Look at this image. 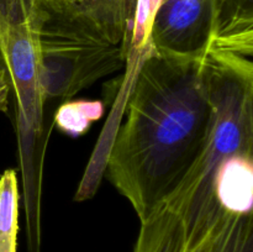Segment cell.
<instances>
[{"instance_id": "3957f363", "label": "cell", "mask_w": 253, "mask_h": 252, "mask_svg": "<svg viewBox=\"0 0 253 252\" xmlns=\"http://www.w3.org/2000/svg\"><path fill=\"white\" fill-rule=\"evenodd\" d=\"M40 16L32 0H0V53L16 110V136L30 252H40L46 138L39 44Z\"/></svg>"}, {"instance_id": "7a4b0ae2", "label": "cell", "mask_w": 253, "mask_h": 252, "mask_svg": "<svg viewBox=\"0 0 253 252\" xmlns=\"http://www.w3.org/2000/svg\"><path fill=\"white\" fill-rule=\"evenodd\" d=\"M209 127L197 160L163 203L179 214L189 236L209 229L225 211L214 195L217 168L237 153H253L251 57L209 52Z\"/></svg>"}, {"instance_id": "ba28073f", "label": "cell", "mask_w": 253, "mask_h": 252, "mask_svg": "<svg viewBox=\"0 0 253 252\" xmlns=\"http://www.w3.org/2000/svg\"><path fill=\"white\" fill-rule=\"evenodd\" d=\"M140 222L133 252H187V226L179 214L166 203L158 204Z\"/></svg>"}, {"instance_id": "6da1fadb", "label": "cell", "mask_w": 253, "mask_h": 252, "mask_svg": "<svg viewBox=\"0 0 253 252\" xmlns=\"http://www.w3.org/2000/svg\"><path fill=\"white\" fill-rule=\"evenodd\" d=\"M210 113L207 56L153 51L136 79L105 170L140 220L167 199L197 160Z\"/></svg>"}, {"instance_id": "5bb4252c", "label": "cell", "mask_w": 253, "mask_h": 252, "mask_svg": "<svg viewBox=\"0 0 253 252\" xmlns=\"http://www.w3.org/2000/svg\"><path fill=\"white\" fill-rule=\"evenodd\" d=\"M222 4H224V0H221V7H222Z\"/></svg>"}, {"instance_id": "52a82bcc", "label": "cell", "mask_w": 253, "mask_h": 252, "mask_svg": "<svg viewBox=\"0 0 253 252\" xmlns=\"http://www.w3.org/2000/svg\"><path fill=\"white\" fill-rule=\"evenodd\" d=\"M214 195L221 210L250 214L253 205V153L227 158L214 177Z\"/></svg>"}, {"instance_id": "30bf717a", "label": "cell", "mask_w": 253, "mask_h": 252, "mask_svg": "<svg viewBox=\"0 0 253 252\" xmlns=\"http://www.w3.org/2000/svg\"><path fill=\"white\" fill-rule=\"evenodd\" d=\"M105 113V106L100 100L69 99L61 104L54 114L57 127L71 137H79L88 132L91 124L100 120Z\"/></svg>"}, {"instance_id": "8fae6325", "label": "cell", "mask_w": 253, "mask_h": 252, "mask_svg": "<svg viewBox=\"0 0 253 252\" xmlns=\"http://www.w3.org/2000/svg\"><path fill=\"white\" fill-rule=\"evenodd\" d=\"M220 252H253L252 215L240 216L231 227Z\"/></svg>"}, {"instance_id": "8992f818", "label": "cell", "mask_w": 253, "mask_h": 252, "mask_svg": "<svg viewBox=\"0 0 253 252\" xmlns=\"http://www.w3.org/2000/svg\"><path fill=\"white\" fill-rule=\"evenodd\" d=\"M44 16L76 21L125 48L135 0H32Z\"/></svg>"}, {"instance_id": "9c48e42d", "label": "cell", "mask_w": 253, "mask_h": 252, "mask_svg": "<svg viewBox=\"0 0 253 252\" xmlns=\"http://www.w3.org/2000/svg\"><path fill=\"white\" fill-rule=\"evenodd\" d=\"M19 200L16 170L6 169L0 175V252H16Z\"/></svg>"}, {"instance_id": "5b68a950", "label": "cell", "mask_w": 253, "mask_h": 252, "mask_svg": "<svg viewBox=\"0 0 253 252\" xmlns=\"http://www.w3.org/2000/svg\"><path fill=\"white\" fill-rule=\"evenodd\" d=\"M221 0H163L152 27L158 53L199 58L209 53Z\"/></svg>"}, {"instance_id": "277c9868", "label": "cell", "mask_w": 253, "mask_h": 252, "mask_svg": "<svg viewBox=\"0 0 253 252\" xmlns=\"http://www.w3.org/2000/svg\"><path fill=\"white\" fill-rule=\"evenodd\" d=\"M39 11V10H37ZM39 44L44 100H69L114 73L125 62V48L88 27L39 12Z\"/></svg>"}, {"instance_id": "7c38bea8", "label": "cell", "mask_w": 253, "mask_h": 252, "mask_svg": "<svg viewBox=\"0 0 253 252\" xmlns=\"http://www.w3.org/2000/svg\"><path fill=\"white\" fill-rule=\"evenodd\" d=\"M10 85L7 82L6 72L0 71V113H5L9 108Z\"/></svg>"}, {"instance_id": "4fadbf2b", "label": "cell", "mask_w": 253, "mask_h": 252, "mask_svg": "<svg viewBox=\"0 0 253 252\" xmlns=\"http://www.w3.org/2000/svg\"><path fill=\"white\" fill-rule=\"evenodd\" d=\"M0 71H5V68H4V62H2L1 53H0Z\"/></svg>"}]
</instances>
